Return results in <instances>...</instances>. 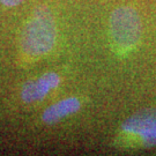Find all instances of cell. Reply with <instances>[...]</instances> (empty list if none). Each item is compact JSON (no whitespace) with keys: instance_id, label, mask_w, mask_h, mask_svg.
<instances>
[{"instance_id":"3","label":"cell","mask_w":156,"mask_h":156,"mask_svg":"<svg viewBox=\"0 0 156 156\" xmlns=\"http://www.w3.org/2000/svg\"><path fill=\"white\" fill-rule=\"evenodd\" d=\"M122 131L138 141V147H156V109H144L128 117Z\"/></svg>"},{"instance_id":"4","label":"cell","mask_w":156,"mask_h":156,"mask_svg":"<svg viewBox=\"0 0 156 156\" xmlns=\"http://www.w3.org/2000/svg\"><path fill=\"white\" fill-rule=\"evenodd\" d=\"M59 82H60V78L57 73H46L44 75H42L38 80L29 81L24 84L21 91V97L26 103L43 100L45 95L50 90L58 87Z\"/></svg>"},{"instance_id":"5","label":"cell","mask_w":156,"mask_h":156,"mask_svg":"<svg viewBox=\"0 0 156 156\" xmlns=\"http://www.w3.org/2000/svg\"><path fill=\"white\" fill-rule=\"evenodd\" d=\"M80 109V102L75 97L62 100L48 108L43 113V120L48 124H55L62 118L71 116Z\"/></svg>"},{"instance_id":"2","label":"cell","mask_w":156,"mask_h":156,"mask_svg":"<svg viewBox=\"0 0 156 156\" xmlns=\"http://www.w3.org/2000/svg\"><path fill=\"white\" fill-rule=\"evenodd\" d=\"M111 38L119 49L128 50L139 43L142 34V23L139 13L132 7L122 6L110 16Z\"/></svg>"},{"instance_id":"6","label":"cell","mask_w":156,"mask_h":156,"mask_svg":"<svg viewBox=\"0 0 156 156\" xmlns=\"http://www.w3.org/2000/svg\"><path fill=\"white\" fill-rule=\"evenodd\" d=\"M23 1H24V0H0V4H2V5H5V6H8V7H12V6L20 5Z\"/></svg>"},{"instance_id":"1","label":"cell","mask_w":156,"mask_h":156,"mask_svg":"<svg viewBox=\"0 0 156 156\" xmlns=\"http://www.w3.org/2000/svg\"><path fill=\"white\" fill-rule=\"evenodd\" d=\"M56 37L55 17L46 6H39L24 26L21 46L29 56H43L53 48Z\"/></svg>"}]
</instances>
